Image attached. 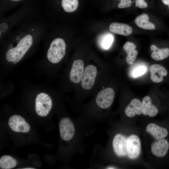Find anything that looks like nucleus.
<instances>
[{"label":"nucleus","instance_id":"nucleus-20","mask_svg":"<svg viewBox=\"0 0 169 169\" xmlns=\"http://www.w3.org/2000/svg\"><path fill=\"white\" fill-rule=\"evenodd\" d=\"M78 0H62L61 5L64 11L68 13L76 11L79 6Z\"/></svg>","mask_w":169,"mask_h":169},{"label":"nucleus","instance_id":"nucleus-9","mask_svg":"<svg viewBox=\"0 0 169 169\" xmlns=\"http://www.w3.org/2000/svg\"><path fill=\"white\" fill-rule=\"evenodd\" d=\"M126 138L124 135L121 134H117L115 136L113 139V149L115 154L118 156H125L127 155Z\"/></svg>","mask_w":169,"mask_h":169},{"label":"nucleus","instance_id":"nucleus-2","mask_svg":"<svg viewBox=\"0 0 169 169\" xmlns=\"http://www.w3.org/2000/svg\"><path fill=\"white\" fill-rule=\"evenodd\" d=\"M106 66L102 63H87L82 79L74 91L77 98L93 95L106 82Z\"/></svg>","mask_w":169,"mask_h":169},{"label":"nucleus","instance_id":"nucleus-16","mask_svg":"<svg viewBox=\"0 0 169 169\" xmlns=\"http://www.w3.org/2000/svg\"><path fill=\"white\" fill-rule=\"evenodd\" d=\"M123 49L127 54L126 62L129 64H133L138 54V52L135 50L136 45L133 43L127 42L124 44Z\"/></svg>","mask_w":169,"mask_h":169},{"label":"nucleus","instance_id":"nucleus-13","mask_svg":"<svg viewBox=\"0 0 169 169\" xmlns=\"http://www.w3.org/2000/svg\"><path fill=\"white\" fill-rule=\"evenodd\" d=\"M158 111L157 108L152 104L151 98L149 96H145L142 102V113L144 115L154 117Z\"/></svg>","mask_w":169,"mask_h":169},{"label":"nucleus","instance_id":"nucleus-22","mask_svg":"<svg viewBox=\"0 0 169 169\" xmlns=\"http://www.w3.org/2000/svg\"><path fill=\"white\" fill-rule=\"evenodd\" d=\"M146 68L144 66H140L136 67L133 71L132 75L134 77H136L143 74L146 72Z\"/></svg>","mask_w":169,"mask_h":169},{"label":"nucleus","instance_id":"nucleus-4","mask_svg":"<svg viewBox=\"0 0 169 169\" xmlns=\"http://www.w3.org/2000/svg\"><path fill=\"white\" fill-rule=\"evenodd\" d=\"M106 82L93 95L96 106L101 110L110 108L115 96L114 90L111 87L106 86Z\"/></svg>","mask_w":169,"mask_h":169},{"label":"nucleus","instance_id":"nucleus-17","mask_svg":"<svg viewBox=\"0 0 169 169\" xmlns=\"http://www.w3.org/2000/svg\"><path fill=\"white\" fill-rule=\"evenodd\" d=\"M149 17L146 13H143L137 17L135 19L136 25L141 28L147 30H153L155 29L154 24L148 21Z\"/></svg>","mask_w":169,"mask_h":169},{"label":"nucleus","instance_id":"nucleus-7","mask_svg":"<svg viewBox=\"0 0 169 169\" xmlns=\"http://www.w3.org/2000/svg\"><path fill=\"white\" fill-rule=\"evenodd\" d=\"M59 130L61 138L65 141L72 139L75 133L74 125L68 117L62 118L59 124Z\"/></svg>","mask_w":169,"mask_h":169},{"label":"nucleus","instance_id":"nucleus-10","mask_svg":"<svg viewBox=\"0 0 169 169\" xmlns=\"http://www.w3.org/2000/svg\"><path fill=\"white\" fill-rule=\"evenodd\" d=\"M169 149V142L165 138L153 142L151 146L153 155L158 157H163L167 153Z\"/></svg>","mask_w":169,"mask_h":169},{"label":"nucleus","instance_id":"nucleus-14","mask_svg":"<svg viewBox=\"0 0 169 169\" xmlns=\"http://www.w3.org/2000/svg\"><path fill=\"white\" fill-rule=\"evenodd\" d=\"M125 113L128 117H134L136 115H140L142 113V102L139 99H134L125 109Z\"/></svg>","mask_w":169,"mask_h":169},{"label":"nucleus","instance_id":"nucleus-15","mask_svg":"<svg viewBox=\"0 0 169 169\" xmlns=\"http://www.w3.org/2000/svg\"><path fill=\"white\" fill-rule=\"evenodd\" d=\"M110 30L113 33L127 36L131 34L132 32V28L128 24L117 23H113L110 25Z\"/></svg>","mask_w":169,"mask_h":169},{"label":"nucleus","instance_id":"nucleus-24","mask_svg":"<svg viewBox=\"0 0 169 169\" xmlns=\"http://www.w3.org/2000/svg\"><path fill=\"white\" fill-rule=\"evenodd\" d=\"M135 6L140 8H144L147 7V4L144 0H136Z\"/></svg>","mask_w":169,"mask_h":169},{"label":"nucleus","instance_id":"nucleus-6","mask_svg":"<svg viewBox=\"0 0 169 169\" xmlns=\"http://www.w3.org/2000/svg\"><path fill=\"white\" fill-rule=\"evenodd\" d=\"M141 148L140 140L137 135H131L126 138V153L130 158L134 159L137 157L140 153Z\"/></svg>","mask_w":169,"mask_h":169},{"label":"nucleus","instance_id":"nucleus-11","mask_svg":"<svg viewBox=\"0 0 169 169\" xmlns=\"http://www.w3.org/2000/svg\"><path fill=\"white\" fill-rule=\"evenodd\" d=\"M150 78L151 81L155 83L162 82L163 77L167 74L166 69L162 66L157 64H152L150 67Z\"/></svg>","mask_w":169,"mask_h":169},{"label":"nucleus","instance_id":"nucleus-8","mask_svg":"<svg viewBox=\"0 0 169 169\" xmlns=\"http://www.w3.org/2000/svg\"><path fill=\"white\" fill-rule=\"evenodd\" d=\"M8 124L12 130L15 132H27L30 127L25 119L18 115H13L9 118Z\"/></svg>","mask_w":169,"mask_h":169},{"label":"nucleus","instance_id":"nucleus-12","mask_svg":"<svg viewBox=\"0 0 169 169\" xmlns=\"http://www.w3.org/2000/svg\"><path fill=\"white\" fill-rule=\"evenodd\" d=\"M146 131L157 140L165 138L168 135L166 128L154 123L149 124L146 126Z\"/></svg>","mask_w":169,"mask_h":169},{"label":"nucleus","instance_id":"nucleus-18","mask_svg":"<svg viewBox=\"0 0 169 169\" xmlns=\"http://www.w3.org/2000/svg\"><path fill=\"white\" fill-rule=\"evenodd\" d=\"M151 49L153 51L151 53V58L156 60H161L167 58L169 56V48L159 49L155 45H152Z\"/></svg>","mask_w":169,"mask_h":169},{"label":"nucleus","instance_id":"nucleus-1","mask_svg":"<svg viewBox=\"0 0 169 169\" xmlns=\"http://www.w3.org/2000/svg\"><path fill=\"white\" fill-rule=\"evenodd\" d=\"M49 23L38 13L13 27L0 39L1 57L4 64L13 66L33 54L43 41Z\"/></svg>","mask_w":169,"mask_h":169},{"label":"nucleus","instance_id":"nucleus-27","mask_svg":"<svg viewBox=\"0 0 169 169\" xmlns=\"http://www.w3.org/2000/svg\"><path fill=\"white\" fill-rule=\"evenodd\" d=\"M116 168H115V167H107V169H115Z\"/></svg>","mask_w":169,"mask_h":169},{"label":"nucleus","instance_id":"nucleus-23","mask_svg":"<svg viewBox=\"0 0 169 169\" xmlns=\"http://www.w3.org/2000/svg\"><path fill=\"white\" fill-rule=\"evenodd\" d=\"M120 0V3L118 5L120 8H123L130 7L132 3L131 0Z\"/></svg>","mask_w":169,"mask_h":169},{"label":"nucleus","instance_id":"nucleus-5","mask_svg":"<svg viewBox=\"0 0 169 169\" xmlns=\"http://www.w3.org/2000/svg\"><path fill=\"white\" fill-rule=\"evenodd\" d=\"M37 92L35 99V111L38 116L44 117L48 115L52 108V99L47 91H40Z\"/></svg>","mask_w":169,"mask_h":169},{"label":"nucleus","instance_id":"nucleus-26","mask_svg":"<svg viewBox=\"0 0 169 169\" xmlns=\"http://www.w3.org/2000/svg\"><path fill=\"white\" fill-rule=\"evenodd\" d=\"M9 1L12 2H18L20 1H21L22 0H9Z\"/></svg>","mask_w":169,"mask_h":169},{"label":"nucleus","instance_id":"nucleus-19","mask_svg":"<svg viewBox=\"0 0 169 169\" xmlns=\"http://www.w3.org/2000/svg\"><path fill=\"white\" fill-rule=\"evenodd\" d=\"M17 161L9 155H4L0 158V168L10 169L15 167L17 165Z\"/></svg>","mask_w":169,"mask_h":169},{"label":"nucleus","instance_id":"nucleus-28","mask_svg":"<svg viewBox=\"0 0 169 169\" xmlns=\"http://www.w3.org/2000/svg\"><path fill=\"white\" fill-rule=\"evenodd\" d=\"M23 169H35L34 168H23Z\"/></svg>","mask_w":169,"mask_h":169},{"label":"nucleus","instance_id":"nucleus-3","mask_svg":"<svg viewBox=\"0 0 169 169\" xmlns=\"http://www.w3.org/2000/svg\"><path fill=\"white\" fill-rule=\"evenodd\" d=\"M43 41L44 50L41 64L49 68L53 73L56 74L62 67L63 60L67 54V44L62 38H53L48 28Z\"/></svg>","mask_w":169,"mask_h":169},{"label":"nucleus","instance_id":"nucleus-21","mask_svg":"<svg viewBox=\"0 0 169 169\" xmlns=\"http://www.w3.org/2000/svg\"><path fill=\"white\" fill-rule=\"evenodd\" d=\"M114 40V37L110 33L104 34L99 42L100 47L103 49H108L111 46Z\"/></svg>","mask_w":169,"mask_h":169},{"label":"nucleus","instance_id":"nucleus-25","mask_svg":"<svg viewBox=\"0 0 169 169\" xmlns=\"http://www.w3.org/2000/svg\"><path fill=\"white\" fill-rule=\"evenodd\" d=\"M163 3L165 5L168 6L169 8V0H162Z\"/></svg>","mask_w":169,"mask_h":169}]
</instances>
